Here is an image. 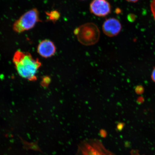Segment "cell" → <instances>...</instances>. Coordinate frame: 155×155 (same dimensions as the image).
Returning a JSON list of instances; mask_svg holds the SVG:
<instances>
[{"label": "cell", "mask_w": 155, "mask_h": 155, "mask_svg": "<svg viewBox=\"0 0 155 155\" xmlns=\"http://www.w3.org/2000/svg\"><path fill=\"white\" fill-rule=\"evenodd\" d=\"M39 21V13L38 10L31 9L15 21L13 25V30L15 32L21 33L33 28Z\"/></svg>", "instance_id": "4"}, {"label": "cell", "mask_w": 155, "mask_h": 155, "mask_svg": "<svg viewBox=\"0 0 155 155\" xmlns=\"http://www.w3.org/2000/svg\"><path fill=\"white\" fill-rule=\"evenodd\" d=\"M37 51L41 57L49 58L55 54L56 47L55 44L51 40H44L38 45Z\"/></svg>", "instance_id": "7"}, {"label": "cell", "mask_w": 155, "mask_h": 155, "mask_svg": "<svg viewBox=\"0 0 155 155\" xmlns=\"http://www.w3.org/2000/svg\"><path fill=\"white\" fill-rule=\"evenodd\" d=\"M150 8L155 20V0H152L150 3Z\"/></svg>", "instance_id": "10"}, {"label": "cell", "mask_w": 155, "mask_h": 155, "mask_svg": "<svg viewBox=\"0 0 155 155\" xmlns=\"http://www.w3.org/2000/svg\"><path fill=\"white\" fill-rule=\"evenodd\" d=\"M152 80L155 83V67L153 69L152 75H151Z\"/></svg>", "instance_id": "11"}, {"label": "cell", "mask_w": 155, "mask_h": 155, "mask_svg": "<svg viewBox=\"0 0 155 155\" xmlns=\"http://www.w3.org/2000/svg\"><path fill=\"white\" fill-rule=\"evenodd\" d=\"M74 32L79 42L85 46L94 45L100 40L99 29L93 23L81 25L75 29Z\"/></svg>", "instance_id": "2"}, {"label": "cell", "mask_w": 155, "mask_h": 155, "mask_svg": "<svg viewBox=\"0 0 155 155\" xmlns=\"http://www.w3.org/2000/svg\"><path fill=\"white\" fill-rule=\"evenodd\" d=\"M90 10L92 14L98 17H105L111 13V5L107 0H93Z\"/></svg>", "instance_id": "5"}, {"label": "cell", "mask_w": 155, "mask_h": 155, "mask_svg": "<svg viewBox=\"0 0 155 155\" xmlns=\"http://www.w3.org/2000/svg\"><path fill=\"white\" fill-rule=\"evenodd\" d=\"M127 2H129L131 3H136L137 1H139V0H126Z\"/></svg>", "instance_id": "13"}, {"label": "cell", "mask_w": 155, "mask_h": 155, "mask_svg": "<svg viewBox=\"0 0 155 155\" xmlns=\"http://www.w3.org/2000/svg\"><path fill=\"white\" fill-rule=\"evenodd\" d=\"M77 155H114L106 149L101 141L88 139L81 142L78 147Z\"/></svg>", "instance_id": "3"}, {"label": "cell", "mask_w": 155, "mask_h": 155, "mask_svg": "<svg viewBox=\"0 0 155 155\" xmlns=\"http://www.w3.org/2000/svg\"><path fill=\"white\" fill-rule=\"evenodd\" d=\"M122 25L118 19L111 18L106 19L102 25V30L110 37L117 36L121 32Z\"/></svg>", "instance_id": "6"}, {"label": "cell", "mask_w": 155, "mask_h": 155, "mask_svg": "<svg viewBox=\"0 0 155 155\" xmlns=\"http://www.w3.org/2000/svg\"><path fill=\"white\" fill-rule=\"evenodd\" d=\"M128 20L130 21H133L134 19L135 18L134 16L133 15H130L128 17Z\"/></svg>", "instance_id": "12"}, {"label": "cell", "mask_w": 155, "mask_h": 155, "mask_svg": "<svg viewBox=\"0 0 155 155\" xmlns=\"http://www.w3.org/2000/svg\"><path fill=\"white\" fill-rule=\"evenodd\" d=\"M135 92L138 94H141L144 92V87L141 85H139L135 88Z\"/></svg>", "instance_id": "9"}, {"label": "cell", "mask_w": 155, "mask_h": 155, "mask_svg": "<svg viewBox=\"0 0 155 155\" xmlns=\"http://www.w3.org/2000/svg\"><path fill=\"white\" fill-rule=\"evenodd\" d=\"M15 69L20 76L30 81L37 80V74L41 66L39 61L28 52L18 50L13 59Z\"/></svg>", "instance_id": "1"}, {"label": "cell", "mask_w": 155, "mask_h": 155, "mask_svg": "<svg viewBox=\"0 0 155 155\" xmlns=\"http://www.w3.org/2000/svg\"><path fill=\"white\" fill-rule=\"evenodd\" d=\"M82 1H83V0H82Z\"/></svg>", "instance_id": "14"}, {"label": "cell", "mask_w": 155, "mask_h": 155, "mask_svg": "<svg viewBox=\"0 0 155 155\" xmlns=\"http://www.w3.org/2000/svg\"><path fill=\"white\" fill-rule=\"evenodd\" d=\"M48 18L50 20L55 22L59 19L60 17V13L57 11H53L48 13L47 14Z\"/></svg>", "instance_id": "8"}]
</instances>
